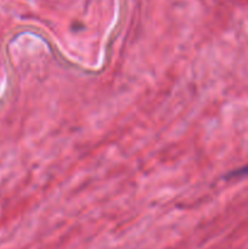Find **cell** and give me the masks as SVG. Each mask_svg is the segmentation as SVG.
<instances>
[{"label": "cell", "instance_id": "1", "mask_svg": "<svg viewBox=\"0 0 248 249\" xmlns=\"http://www.w3.org/2000/svg\"><path fill=\"white\" fill-rule=\"evenodd\" d=\"M248 175V164L245 165V167L240 168V169L233 170L232 173L229 174V178H242V177H247Z\"/></svg>", "mask_w": 248, "mask_h": 249}]
</instances>
